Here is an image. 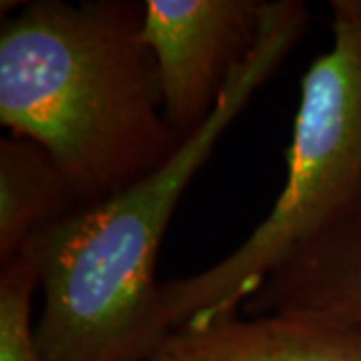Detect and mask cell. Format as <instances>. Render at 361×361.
Segmentation results:
<instances>
[{
    "mask_svg": "<svg viewBox=\"0 0 361 361\" xmlns=\"http://www.w3.org/2000/svg\"><path fill=\"white\" fill-rule=\"evenodd\" d=\"M310 11L299 0L265 6L259 37L215 111L167 161L125 191L85 207L26 253L39 271L42 311L35 339L47 361H145L153 329L157 259L180 197L225 130L303 39Z\"/></svg>",
    "mask_w": 361,
    "mask_h": 361,
    "instance_id": "obj_1",
    "label": "cell"
},
{
    "mask_svg": "<svg viewBox=\"0 0 361 361\" xmlns=\"http://www.w3.org/2000/svg\"><path fill=\"white\" fill-rule=\"evenodd\" d=\"M0 123L52 157L82 207L161 167L185 139L163 113L142 2L35 0L4 18Z\"/></svg>",
    "mask_w": 361,
    "mask_h": 361,
    "instance_id": "obj_2",
    "label": "cell"
},
{
    "mask_svg": "<svg viewBox=\"0 0 361 361\" xmlns=\"http://www.w3.org/2000/svg\"><path fill=\"white\" fill-rule=\"evenodd\" d=\"M331 47L301 78L281 193L229 255L159 285V341L183 325L239 315L285 259L361 201V0H331Z\"/></svg>",
    "mask_w": 361,
    "mask_h": 361,
    "instance_id": "obj_3",
    "label": "cell"
},
{
    "mask_svg": "<svg viewBox=\"0 0 361 361\" xmlns=\"http://www.w3.org/2000/svg\"><path fill=\"white\" fill-rule=\"evenodd\" d=\"M267 0H145L142 42L155 61L163 113L187 139L199 129L243 65Z\"/></svg>",
    "mask_w": 361,
    "mask_h": 361,
    "instance_id": "obj_4",
    "label": "cell"
},
{
    "mask_svg": "<svg viewBox=\"0 0 361 361\" xmlns=\"http://www.w3.org/2000/svg\"><path fill=\"white\" fill-rule=\"evenodd\" d=\"M241 311L299 313L361 331V201L285 259Z\"/></svg>",
    "mask_w": 361,
    "mask_h": 361,
    "instance_id": "obj_5",
    "label": "cell"
},
{
    "mask_svg": "<svg viewBox=\"0 0 361 361\" xmlns=\"http://www.w3.org/2000/svg\"><path fill=\"white\" fill-rule=\"evenodd\" d=\"M145 361H361V331L299 313L183 325Z\"/></svg>",
    "mask_w": 361,
    "mask_h": 361,
    "instance_id": "obj_6",
    "label": "cell"
},
{
    "mask_svg": "<svg viewBox=\"0 0 361 361\" xmlns=\"http://www.w3.org/2000/svg\"><path fill=\"white\" fill-rule=\"evenodd\" d=\"M85 209L52 157L18 135L0 141V265Z\"/></svg>",
    "mask_w": 361,
    "mask_h": 361,
    "instance_id": "obj_7",
    "label": "cell"
},
{
    "mask_svg": "<svg viewBox=\"0 0 361 361\" xmlns=\"http://www.w3.org/2000/svg\"><path fill=\"white\" fill-rule=\"evenodd\" d=\"M37 289L39 271L28 253L0 265V361H47L35 339Z\"/></svg>",
    "mask_w": 361,
    "mask_h": 361,
    "instance_id": "obj_8",
    "label": "cell"
}]
</instances>
